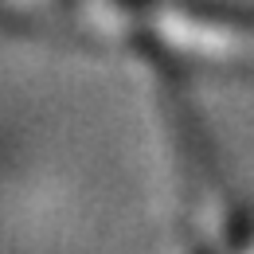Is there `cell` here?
I'll list each match as a JSON object with an SVG mask.
<instances>
[{"label": "cell", "mask_w": 254, "mask_h": 254, "mask_svg": "<svg viewBox=\"0 0 254 254\" xmlns=\"http://www.w3.org/2000/svg\"><path fill=\"white\" fill-rule=\"evenodd\" d=\"M164 39L188 55L199 59H231V63H254V32L243 28H219L203 20H184L172 16L164 24Z\"/></svg>", "instance_id": "6da1fadb"}]
</instances>
